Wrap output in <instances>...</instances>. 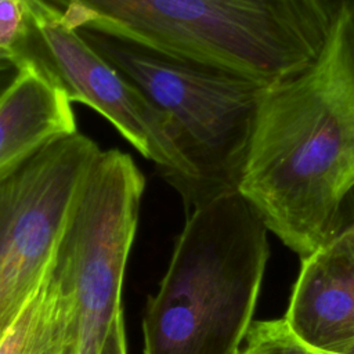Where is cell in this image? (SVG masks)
I'll return each mask as SVG.
<instances>
[{
  "mask_svg": "<svg viewBox=\"0 0 354 354\" xmlns=\"http://www.w3.org/2000/svg\"><path fill=\"white\" fill-rule=\"evenodd\" d=\"M21 69V58L10 51L0 50V97L15 80Z\"/></svg>",
  "mask_w": 354,
  "mask_h": 354,
  "instance_id": "obj_15",
  "label": "cell"
},
{
  "mask_svg": "<svg viewBox=\"0 0 354 354\" xmlns=\"http://www.w3.org/2000/svg\"><path fill=\"white\" fill-rule=\"evenodd\" d=\"M354 181V0H339L317 58L264 86L238 191L301 259L332 236Z\"/></svg>",
  "mask_w": 354,
  "mask_h": 354,
  "instance_id": "obj_1",
  "label": "cell"
},
{
  "mask_svg": "<svg viewBox=\"0 0 354 354\" xmlns=\"http://www.w3.org/2000/svg\"><path fill=\"white\" fill-rule=\"evenodd\" d=\"M285 321L304 343L339 354L354 342V230L301 259Z\"/></svg>",
  "mask_w": 354,
  "mask_h": 354,
  "instance_id": "obj_8",
  "label": "cell"
},
{
  "mask_svg": "<svg viewBox=\"0 0 354 354\" xmlns=\"http://www.w3.org/2000/svg\"><path fill=\"white\" fill-rule=\"evenodd\" d=\"M145 177L119 149L101 151L83 177L54 263L73 292L77 354H101L122 310V283L136 235Z\"/></svg>",
  "mask_w": 354,
  "mask_h": 354,
  "instance_id": "obj_5",
  "label": "cell"
},
{
  "mask_svg": "<svg viewBox=\"0 0 354 354\" xmlns=\"http://www.w3.org/2000/svg\"><path fill=\"white\" fill-rule=\"evenodd\" d=\"M77 32L170 120L196 176V207L238 191L263 84L95 26Z\"/></svg>",
  "mask_w": 354,
  "mask_h": 354,
  "instance_id": "obj_4",
  "label": "cell"
},
{
  "mask_svg": "<svg viewBox=\"0 0 354 354\" xmlns=\"http://www.w3.org/2000/svg\"><path fill=\"white\" fill-rule=\"evenodd\" d=\"M101 354H129L126 340V326L123 311H120L112 321L106 339L104 342Z\"/></svg>",
  "mask_w": 354,
  "mask_h": 354,
  "instance_id": "obj_13",
  "label": "cell"
},
{
  "mask_svg": "<svg viewBox=\"0 0 354 354\" xmlns=\"http://www.w3.org/2000/svg\"><path fill=\"white\" fill-rule=\"evenodd\" d=\"M339 354H354V342L351 344H348L347 347H344Z\"/></svg>",
  "mask_w": 354,
  "mask_h": 354,
  "instance_id": "obj_16",
  "label": "cell"
},
{
  "mask_svg": "<svg viewBox=\"0 0 354 354\" xmlns=\"http://www.w3.org/2000/svg\"><path fill=\"white\" fill-rule=\"evenodd\" d=\"M0 354H77L75 297L54 256L40 283L0 339Z\"/></svg>",
  "mask_w": 354,
  "mask_h": 354,
  "instance_id": "obj_10",
  "label": "cell"
},
{
  "mask_svg": "<svg viewBox=\"0 0 354 354\" xmlns=\"http://www.w3.org/2000/svg\"><path fill=\"white\" fill-rule=\"evenodd\" d=\"M100 152L76 131L0 176V339L40 283L76 191Z\"/></svg>",
  "mask_w": 354,
  "mask_h": 354,
  "instance_id": "obj_6",
  "label": "cell"
},
{
  "mask_svg": "<svg viewBox=\"0 0 354 354\" xmlns=\"http://www.w3.org/2000/svg\"><path fill=\"white\" fill-rule=\"evenodd\" d=\"M235 354H332L297 337L285 318L252 322Z\"/></svg>",
  "mask_w": 354,
  "mask_h": 354,
  "instance_id": "obj_11",
  "label": "cell"
},
{
  "mask_svg": "<svg viewBox=\"0 0 354 354\" xmlns=\"http://www.w3.org/2000/svg\"><path fill=\"white\" fill-rule=\"evenodd\" d=\"M76 131L72 101L55 75L39 58L22 57L18 76L0 97V176Z\"/></svg>",
  "mask_w": 354,
  "mask_h": 354,
  "instance_id": "obj_9",
  "label": "cell"
},
{
  "mask_svg": "<svg viewBox=\"0 0 354 354\" xmlns=\"http://www.w3.org/2000/svg\"><path fill=\"white\" fill-rule=\"evenodd\" d=\"M77 30L105 29L263 86L311 64L339 0H41Z\"/></svg>",
  "mask_w": 354,
  "mask_h": 354,
  "instance_id": "obj_2",
  "label": "cell"
},
{
  "mask_svg": "<svg viewBox=\"0 0 354 354\" xmlns=\"http://www.w3.org/2000/svg\"><path fill=\"white\" fill-rule=\"evenodd\" d=\"M342 230H354V181L346 189L337 205V210L333 218L332 235Z\"/></svg>",
  "mask_w": 354,
  "mask_h": 354,
  "instance_id": "obj_14",
  "label": "cell"
},
{
  "mask_svg": "<svg viewBox=\"0 0 354 354\" xmlns=\"http://www.w3.org/2000/svg\"><path fill=\"white\" fill-rule=\"evenodd\" d=\"M267 227L239 192L187 213L142 321L144 354H235L268 259Z\"/></svg>",
  "mask_w": 354,
  "mask_h": 354,
  "instance_id": "obj_3",
  "label": "cell"
},
{
  "mask_svg": "<svg viewBox=\"0 0 354 354\" xmlns=\"http://www.w3.org/2000/svg\"><path fill=\"white\" fill-rule=\"evenodd\" d=\"M32 33V24L24 0H0V50L18 57Z\"/></svg>",
  "mask_w": 354,
  "mask_h": 354,
  "instance_id": "obj_12",
  "label": "cell"
},
{
  "mask_svg": "<svg viewBox=\"0 0 354 354\" xmlns=\"http://www.w3.org/2000/svg\"><path fill=\"white\" fill-rule=\"evenodd\" d=\"M32 35L24 57H36L55 75L72 102L97 111L181 196L185 212L198 205V181L170 120L111 66L77 30L41 0H24Z\"/></svg>",
  "mask_w": 354,
  "mask_h": 354,
  "instance_id": "obj_7",
  "label": "cell"
}]
</instances>
